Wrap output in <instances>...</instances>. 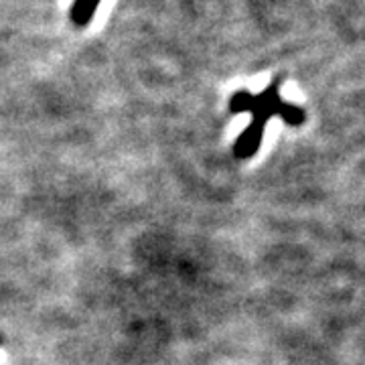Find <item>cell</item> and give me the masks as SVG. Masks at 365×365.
I'll use <instances>...</instances> for the list:
<instances>
[{"label":"cell","instance_id":"7a4b0ae2","mask_svg":"<svg viewBox=\"0 0 365 365\" xmlns=\"http://www.w3.org/2000/svg\"><path fill=\"white\" fill-rule=\"evenodd\" d=\"M102 0H76L71 11H69V19L76 26H88L93 21V14L98 11Z\"/></svg>","mask_w":365,"mask_h":365},{"label":"cell","instance_id":"3957f363","mask_svg":"<svg viewBox=\"0 0 365 365\" xmlns=\"http://www.w3.org/2000/svg\"><path fill=\"white\" fill-rule=\"evenodd\" d=\"M0 343H2V335H0Z\"/></svg>","mask_w":365,"mask_h":365},{"label":"cell","instance_id":"6da1fadb","mask_svg":"<svg viewBox=\"0 0 365 365\" xmlns=\"http://www.w3.org/2000/svg\"><path fill=\"white\" fill-rule=\"evenodd\" d=\"M280 86H282V78H276L258 96H252L250 91L242 90L235 91L234 96L230 98V112L232 114H242V112L252 114V122L246 126V130L240 134V138L235 140L234 148H232L235 158L246 160V158H252L260 150L264 128L274 116L282 118L288 126L304 124L307 112L299 106L284 102L280 98Z\"/></svg>","mask_w":365,"mask_h":365}]
</instances>
